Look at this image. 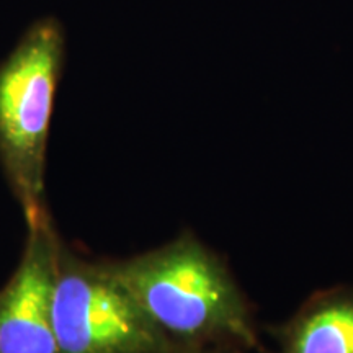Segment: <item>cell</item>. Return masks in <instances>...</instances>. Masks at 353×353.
<instances>
[{
	"mask_svg": "<svg viewBox=\"0 0 353 353\" xmlns=\"http://www.w3.org/2000/svg\"><path fill=\"white\" fill-rule=\"evenodd\" d=\"M268 332L275 353H353V285L316 291Z\"/></svg>",
	"mask_w": 353,
	"mask_h": 353,
	"instance_id": "5",
	"label": "cell"
},
{
	"mask_svg": "<svg viewBox=\"0 0 353 353\" xmlns=\"http://www.w3.org/2000/svg\"><path fill=\"white\" fill-rule=\"evenodd\" d=\"M59 353H179L108 265H88L59 247L52 296Z\"/></svg>",
	"mask_w": 353,
	"mask_h": 353,
	"instance_id": "3",
	"label": "cell"
},
{
	"mask_svg": "<svg viewBox=\"0 0 353 353\" xmlns=\"http://www.w3.org/2000/svg\"><path fill=\"white\" fill-rule=\"evenodd\" d=\"M108 268L176 352L221 345L262 350L237 281L192 234Z\"/></svg>",
	"mask_w": 353,
	"mask_h": 353,
	"instance_id": "1",
	"label": "cell"
},
{
	"mask_svg": "<svg viewBox=\"0 0 353 353\" xmlns=\"http://www.w3.org/2000/svg\"><path fill=\"white\" fill-rule=\"evenodd\" d=\"M57 255L50 218L28 226L23 257L0 293V353H59L52 324Z\"/></svg>",
	"mask_w": 353,
	"mask_h": 353,
	"instance_id": "4",
	"label": "cell"
},
{
	"mask_svg": "<svg viewBox=\"0 0 353 353\" xmlns=\"http://www.w3.org/2000/svg\"><path fill=\"white\" fill-rule=\"evenodd\" d=\"M244 348L232 347V345H221V347H211L210 350L201 348V350H190V352H179V353H242Z\"/></svg>",
	"mask_w": 353,
	"mask_h": 353,
	"instance_id": "6",
	"label": "cell"
},
{
	"mask_svg": "<svg viewBox=\"0 0 353 353\" xmlns=\"http://www.w3.org/2000/svg\"><path fill=\"white\" fill-rule=\"evenodd\" d=\"M64 61L63 25L46 17L34 21L0 63V164L28 226L48 219L44 164Z\"/></svg>",
	"mask_w": 353,
	"mask_h": 353,
	"instance_id": "2",
	"label": "cell"
}]
</instances>
